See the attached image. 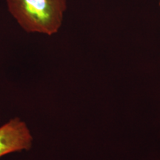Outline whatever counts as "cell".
<instances>
[{
    "label": "cell",
    "mask_w": 160,
    "mask_h": 160,
    "mask_svg": "<svg viewBox=\"0 0 160 160\" xmlns=\"http://www.w3.org/2000/svg\"><path fill=\"white\" fill-rule=\"evenodd\" d=\"M10 12L28 32L52 35L62 25L66 0H7Z\"/></svg>",
    "instance_id": "6da1fadb"
},
{
    "label": "cell",
    "mask_w": 160,
    "mask_h": 160,
    "mask_svg": "<svg viewBox=\"0 0 160 160\" xmlns=\"http://www.w3.org/2000/svg\"><path fill=\"white\" fill-rule=\"evenodd\" d=\"M33 137L25 122L11 119L0 127V157L13 152L29 150Z\"/></svg>",
    "instance_id": "7a4b0ae2"
},
{
    "label": "cell",
    "mask_w": 160,
    "mask_h": 160,
    "mask_svg": "<svg viewBox=\"0 0 160 160\" xmlns=\"http://www.w3.org/2000/svg\"><path fill=\"white\" fill-rule=\"evenodd\" d=\"M159 1V6H160V0H158Z\"/></svg>",
    "instance_id": "3957f363"
}]
</instances>
